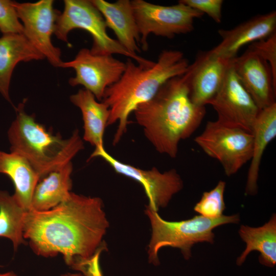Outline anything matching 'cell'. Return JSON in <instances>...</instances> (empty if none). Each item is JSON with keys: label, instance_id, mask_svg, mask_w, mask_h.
Segmentation results:
<instances>
[{"label": "cell", "instance_id": "6", "mask_svg": "<svg viewBox=\"0 0 276 276\" xmlns=\"http://www.w3.org/2000/svg\"><path fill=\"white\" fill-rule=\"evenodd\" d=\"M105 19L90 1L64 0V10L58 12L54 34L65 42H68V35L74 29H80L89 33L93 38L90 51L96 54L122 55L134 60L137 64L149 65L152 61L139 56H134L126 51L117 40L107 33Z\"/></svg>", "mask_w": 276, "mask_h": 276}, {"label": "cell", "instance_id": "12", "mask_svg": "<svg viewBox=\"0 0 276 276\" xmlns=\"http://www.w3.org/2000/svg\"><path fill=\"white\" fill-rule=\"evenodd\" d=\"M14 3L23 25L24 36L51 65L59 67L62 62L61 50L52 41L59 12L53 8L54 1Z\"/></svg>", "mask_w": 276, "mask_h": 276}, {"label": "cell", "instance_id": "2", "mask_svg": "<svg viewBox=\"0 0 276 276\" xmlns=\"http://www.w3.org/2000/svg\"><path fill=\"white\" fill-rule=\"evenodd\" d=\"M133 112L155 150L175 158L179 142L198 128L206 111L205 106L191 100L184 74L168 80L151 99L139 105Z\"/></svg>", "mask_w": 276, "mask_h": 276}, {"label": "cell", "instance_id": "3", "mask_svg": "<svg viewBox=\"0 0 276 276\" xmlns=\"http://www.w3.org/2000/svg\"><path fill=\"white\" fill-rule=\"evenodd\" d=\"M189 65L183 53L174 50L163 51L150 65L127 59L120 79L106 89L101 101L110 110L107 126L118 122L113 145L126 132L128 117L136 107L151 99L168 80L185 74Z\"/></svg>", "mask_w": 276, "mask_h": 276}, {"label": "cell", "instance_id": "9", "mask_svg": "<svg viewBox=\"0 0 276 276\" xmlns=\"http://www.w3.org/2000/svg\"><path fill=\"white\" fill-rule=\"evenodd\" d=\"M100 157L117 173L132 178L143 187L148 198L147 206L158 212L160 208H166L173 196L183 187V181L175 169L164 172L155 167L143 170L121 162L111 155L104 147L95 148L89 159Z\"/></svg>", "mask_w": 276, "mask_h": 276}, {"label": "cell", "instance_id": "20", "mask_svg": "<svg viewBox=\"0 0 276 276\" xmlns=\"http://www.w3.org/2000/svg\"><path fill=\"white\" fill-rule=\"evenodd\" d=\"M0 173L13 183L14 196L27 211L31 209L32 195L39 177L29 162L16 153L0 151Z\"/></svg>", "mask_w": 276, "mask_h": 276}, {"label": "cell", "instance_id": "5", "mask_svg": "<svg viewBox=\"0 0 276 276\" xmlns=\"http://www.w3.org/2000/svg\"><path fill=\"white\" fill-rule=\"evenodd\" d=\"M145 213L148 216L152 234L148 244L149 262L155 266L159 265L158 253L164 247H172L180 249L185 259L192 256V246L199 242L214 243L215 235L213 232L216 227L228 223H238V214L222 215L219 218L210 219L201 215L180 221H168L147 205Z\"/></svg>", "mask_w": 276, "mask_h": 276}, {"label": "cell", "instance_id": "7", "mask_svg": "<svg viewBox=\"0 0 276 276\" xmlns=\"http://www.w3.org/2000/svg\"><path fill=\"white\" fill-rule=\"evenodd\" d=\"M140 35L142 49L148 50L147 38L150 34L168 38L187 34L194 29L196 18L203 13L180 2L172 6L153 4L144 0L131 1Z\"/></svg>", "mask_w": 276, "mask_h": 276}, {"label": "cell", "instance_id": "17", "mask_svg": "<svg viewBox=\"0 0 276 276\" xmlns=\"http://www.w3.org/2000/svg\"><path fill=\"white\" fill-rule=\"evenodd\" d=\"M23 34L3 35L0 37V93L11 103L9 87L11 77L20 62L44 59Z\"/></svg>", "mask_w": 276, "mask_h": 276}, {"label": "cell", "instance_id": "22", "mask_svg": "<svg viewBox=\"0 0 276 276\" xmlns=\"http://www.w3.org/2000/svg\"><path fill=\"white\" fill-rule=\"evenodd\" d=\"M239 234L246 243V247L237 259L236 264L241 266L252 251L260 253L259 262L263 265L273 267L276 264V216L273 214L263 225L252 227L241 225Z\"/></svg>", "mask_w": 276, "mask_h": 276}, {"label": "cell", "instance_id": "13", "mask_svg": "<svg viewBox=\"0 0 276 276\" xmlns=\"http://www.w3.org/2000/svg\"><path fill=\"white\" fill-rule=\"evenodd\" d=\"M233 66L240 83L260 110L275 103L276 81L267 61L247 49L234 59Z\"/></svg>", "mask_w": 276, "mask_h": 276}, {"label": "cell", "instance_id": "27", "mask_svg": "<svg viewBox=\"0 0 276 276\" xmlns=\"http://www.w3.org/2000/svg\"><path fill=\"white\" fill-rule=\"evenodd\" d=\"M179 2L206 14L217 23L222 20V0H180Z\"/></svg>", "mask_w": 276, "mask_h": 276}, {"label": "cell", "instance_id": "29", "mask_svg": "<svg viewBox=\"0 0 276 276\" xmlns=\"http://www.w3.org/2000/svg\"><path fill=\"white\" fill-rule=\"evenodd\" d=\"M0 276H17L13 271H8L4 273H0Z\"/></svg>", "mask_w": 276, "mask_h": 276}, {"label": "cell", "instance_id": "8", "mask_svg": "<svg viewBox=\"0 0 276 276\" xmlns=\"http://www.w3.org/2000/svg\"><path fill=\"white\" fill-rule=\"evenodd\" d=\"M194 141L206 155L220 163L227 176L236 173L251 158L252 133L217 120L208 121Z\"/></svg>", "mask_w": 276, "mask_h": 276}, {"label": "cell", "instance_id": "1", "mask_svg": "<svg viewBox=\"0 0 276 276\" xmlns=\"http://www.w3.org/2000/svg\"><path fill=\"white\" fill-rule=\"evenodd\" d=\"M109 226L100 198L71 192L49 210L26 211L24 237L35 254L45 258L61 254L74 269L105 248L102 241Z\"/></svg>", "mask_w": 276, "mask_h": 276}, {"label": "cell", "instance_id": "21", "mask_svg": "<svg viewBox=\"0 0 276 276\" xmlns=\"http://www.w3.org/2000/svg\"><path fill=\"white\" fill-rule=\"evenodd\" d=\"M72 171L71 162L40 179L34 191L30 210L48 211L64 201L71 192Z\"/></svg>", "mask_w": 276, "mask_h": 276}, {"label": "cell", "instance_id": "10", "mask_svg": "<svg viewBox=\"0 0 276 276\" xmlns=\"http://www.w3.org/2000/svg\"><path fill=\"white\" fill-rule=\"evenodd\" d=\"M59 67L73 68L75 76L69 79V84L72 86L82 85L101 101L106 89L120 79L125 69V63L112 55L96 54L90 49L83 48L74 59L62 61Z\"/></svg>", "mask_w": 276, "mask_h": 276}, {"label": "cell", "instance_id": "4", "mask_svg": "<svg viewBox=\"0 0 276 276\" xmlns=\"http://www.w3.org/2000/svg\"><path fill=\"white\" fill-rule=\"evenodd\" d=\"M24 107L22 103L16 108V117L8 130L11 152L24 157L40 180L72 162L84 144L78 130L66 139L53 135L33 116L26 113Z\"/></svg>", "mask_w": 276, "mask_h": 276}, {"label": "cell", "instance_id": "14", "mask_svg": "<svg viewBox=\"0 0 276 276\" xmlns=\"http://www.w3.org/2000/svg\"><path fill=\"white\" fill-rule=\"evenodd\" d=\"M233 59L215 57L209 51L197 56L185 73L190 97L194 104L207 105L220 87Z\"/></svg>", "mask_w": 276, "mask_h": 276}, {"label": "cell", "instance_id": "16", "mask_svg": "<svg viewBox=\"0 0 276 276\" xmlns=\"http://www.w3.org/2000/svg\"><path fill=\"white\" fill-rule=\"evenodd\" d=\"M103 16L107 27L113 30L120 44L129 53L138 56L141 52L140 35L133 14L131 1L118 0L110 3L91 0Z\"/></svg>", "mask_w": 276, "mask_h": 276}, {"label": "cell", "instance_id": "11", "mask_svg": "<svg viewBox=\"0 0 276 276\" xmlns=\"http://www.w3.org/2000/svg\"><path fill=\"white\" fill-rule=\"evenodd\" d=\"M233 60L220 87L207 104L216 112L218 122L251 133L260 110L239 80Z\"/></svg>", "mask_w": 276, "mask_h": 276}, {"label": "cell", "instance_id": "23", "mask_svg": "<svg viewBox=\"0 0 276 276\" xmlns=\"http://www.w3.org/2000/svg\"><path fill=\"white\" fill-rule=\"evenodd\" d=\"M26 211L13 194L0 191V237L9 239L15 251L26 243L23 227Z\"/></svg>", "mask_w": 276, "mask_h": 276}, {"label": "cell", "instance_id": "15", "mask_svg": "<svg viewBox=\"0 0 276 276\" xmlns=\"http://www.w3.org/2000/svg\"><path fill=\"white\" fill-rule=\"evenodd\" d=\"M276 12L256 16L233 29H220L221 42L209 50L215 57L232 60L245 44L264 39L275 33Z\"/></svg>", "mask_w": 276, "mask_h": 276}, {"label": "cell", "instance_id": "18", "mask_svg": "<svg viewBox=\"0 0 276 276\" xmlns=\"http://www.w3.org/2000/svg\"><path fill=\"white\" fill-rule=\"evenodd\" d=\"M251 133L252 152L247 173L245 193L254 195L258 192V180L263 154L268 144L276 136V103L260 110L254 124Z\"/></svg>", "mask_w": 276, "mask_h": 276}, {"label": "cell", "instance_id": "19", "mask_svg": "<svg viewBox=\"0 0 276 276\" xmlns=\"http://www.w3.org/2000/svg\"><path fill=\"white\" fill-rule=\"evenodd\" d=\"M71 102L81 110L83 121V140L95 148L104 147L103 135L110 116L108 106L98 101L86 89H79L70 96Z\"/></svg>", "mask_w": 276, "mask_h": 276}, {"label": "cell", "instance_id": "24", "mask_svg": "<svg viewBox=\"0 0 276 276\" xmlns=\"http://www.w3.org/2000/svg\"><path fill=\"white\" fill-rule=\"evenodd\" d=\"M225 185V181L220 180L213 189L204 192L194 206V210L208 218L216 219L222 216L225 209L224 200Z\"/></svg>", "mask_w": 276, "mask_h": 276}, {"label": "cell", "instance_id": "28", "mask_svg": "<svg viewBox=\"0 0 276 276\" xmlns=\"http://www.w3.org/2000/svg\"><path fill=\"white\" fill-rule=\"evenodd\" d=\"M60 276H85L84 274L82 273L81 272L79 273H65L62 274L60 275Z\"/></svg>", "mask_w": 276, "mask_h": 276}, {"label": "cell", "instance_id": "25", "mask_svg": "<svg viewBox=\"0 0 276 276\" xmlns=\"http://www.w3.org/2000/svg\"><path fill=\"white\" fill-rule=\"evenodd\" d=\"M0 32L3 35L23 34L24 27L14 1L0 0Z\"/></svg>", "mask_w": 276, "mask_h": 276}, {"label": "cell", "instance_id": "26", "mask_svg": "<svg viewBox=\"0 0 276 276\" xmlns=\"http://www.w3.org/2000/svg\"><path fill=\"white\" fill-rule=\"evenodd\" d=\"M248 49L268 63L276 81V32L266 39L251 43Z\"/></svg>", "mask_w": 276, "mask_h": 276}]
</instances>
